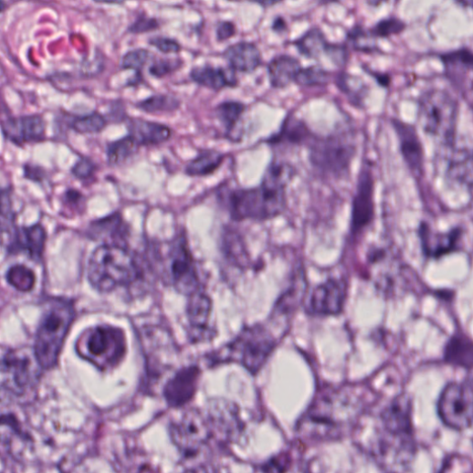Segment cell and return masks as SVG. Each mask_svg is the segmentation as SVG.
<instances>
[{
  "label": "cell",
  "instance_id": "d4e9b609",
  "mask_svg": "<svg viewBox=\"0 0 473 473\" xmlns=\"http://www.w3.org/2000/svg\"><path fill=\"white\" fill-rule=\"evenodd\" d=\"M248 109L247 103L227 100L217 104L214 114L223 129V137L231 143L243 142L244 131L241 130L244 116Z\"/></svg>",
  "mask_w": 473,
  "mask_h": 473
},
{
  "label": "cell",
  "instance_id": "f6af8a7d",
  "mask_svg": "<svg viewBox=\"0 0 473 473\" xmlns=\"http://www.w3.org/2000/svg\"><path fill=\"white\" fill-rule=\"evenodd\" d=\"M184 61L178 58H162L154 59L148 71L154 78H163L182 68Z\"/></svg>",
  "mask_w": 473,
  "mask_h": 473
},
{
  "label": "cell",
  "instance_id": "5bb4252c",
  "mask_svg": "<svg viewBox=\"0 0 473 473\" xmlns=\"http://www.w3.org/2000/svg\"><path fill=\"white\" fill-rule=\"evenodd\" d=\"M166 258V276L177 291L192 296L200 289V279L184 235L171 243Z\"/></svg>",
  "mask_w": 473,
  "mask_h": 473
},
{
  "label": "cell",
  "instance_id": "9f6ffc18",
  "mask_svg": "<svg viewBox=\"0 0 473 473\" xmlns=\"http://www.w3.org/2000/svg\"><path fill=\"white\" fill-rule=\"evenodd\" d=\"M251 4H254V5H259L260 7L264 8V9H268V8H271L275 5H278L280 4V2H254V3H251Z\"/></svg>",
  "mask_w": 473,
  "mask_h": 473
},
{
  "label": "cell",
  "instance_id": "d590c367",
  "mask_svg": "<svg viewBox=\"0 0 473 473\" xmlns=\"http://www.w3.org/2000/svg\"><path fill=\"white\" fill-rule=\"evenodd\" d=\"M140 147L131 134L108 142L106 147L108 164L111 167H118L126 163L138 152Z\"/></svg>",
  "mask_w": 473,
  "mask_h": 473
},
{
  "label": "cell",
  "instance_id": "9c48e42d",
  "mask_svg": "<svg viewBox=\"0 0 473 473\" xmlns=\"http://www.w3.org/2000/svg\"><path fill=\"white\" fill-rule=\"evenodd\" d=\"M437 416L447 428L461 432L473 426V376L449 382L436 404Z\"/></svg>",
  "mask_w": 473,
  "mask_h": 473
},
{
  "label": "cell",
  "instance_id": "d6a6232c",
  "mask_svg": "<svg viewBox=\"0 0 473 473\" xmlns=\"http://www.w3.org/2000/svg\"><path fill=\"white\" fill-rule=\"evenodd\" d=\"M444 359L451 365L473 369V341L463 334L454 335L447 343Z\"/></svg>",
  "mask_w": 473,
  "mask_h": 473
},
{
  "label": "cell",
  "instance_id": "bcb514c9",
  "mask_svg": "<svg viewBox=\"0 0 473 473\" xmlns=\"http://www.w3.org/2000/svg\"><path fill=\"white\" fill-rule=\"evenodd\" d=\"M98 171V164L89 156H81L70 168V174L78 180H89Z\"/></svg>",
  "mask_w": 473,
  "mask_h": 473
},
{
  "label": "cell",
  "instance_id": "4316f807",
  "mask_svg": "<svg viewBox=\"0 0 473 473\" xmlns=\"http://www.w3.org/2000/svg\"><path fill=\"white\" fill-rule=\"evenodd\" d=\"M211 310L212 302L205 293L199 291L190 296L187 315L193 342H203L214 336V331L209 327Z\"/></svg>",
  "mask_w": 473,
  "mask_h": 473
},
{
  "label": "cell",
  "instance_id": "7a4b0ae2",
  "mask_svg": "<svg viewBox=\"0 0 473 473\" xmlns=\"http://www.w3.org/2000/svg\"><path fill=\"white\" fill-rule=\"evenodd\" d=\"M359 407L346 391L321 393L300 418L297 430L301 437L325 441L345 435L355 423Z\"/></svg>",
  "mask_w": 473,
  "mask_h": 473
},
{
  "label": "cell",
  "instance_id": "d6986e66",
  "mask_svg": "<svg viewBox=\"0 0 473 473\" xmlns=\"http://www.w3.org/2000/svg\"><path fill=\"white\" fill-rule=\"evenodd\" d=\"M4 137L17 146L43 142L46 138V122L39 114L10 117L2 122Z\"/></svg>",
  "mask_w": 473,
  "mask_h": 473
},
{
  "label": "cell",
  "instance_id": "f546056e",
  "mask_svg": "<svg viewBox=\"0 0 473 473\" xmlns=\"http://www.w3.org/2000/svg\"><path fill=\"white\" fill-rule=\"evenodd\" d=\"M127 129L140 146L159 145L168 142L173 135L168 125L140 118L129 119Z\"/></svg>",
  "mask_w": 473,
  "mask_h": 473
},
{
  "label": "cell",
  "instance_id": "44dd1931",
  "mask_svg": "<svg viewBox=\"0 0 473 473\" xmlns=\"http://www.w3.org/2000/svg\"><path fill=\"white\" fill-rule=\"evenodd\" d=\"M221 56L235 73L253 74L264 65L263 53L252 41L241 40L230 44Z\"/></svg>",
  "mask_w": 473,
  "mask_h": 473
},
{
  "label": "cell",
  "instance_id": "ab89813d",
  "mask_svg": "<svg viewBox=\"0 0 473 473\" xmlns=\"http://www.w3.org/2000/svg\"><path fill=\"white\" fill-rule=\"evenodd\" d=\"M134 106L144 113L162 115L177 111L181 101L172 95L157 94L135 103Z\"/></svg>",
  "mask_w": 473,
  "mask_h": 473
},
{
  "label": "cell",
  "instance_id": "30bf717a",
  "mask_svg": "<svg viewBox=\"0 0 473 473\" xmlns=\"http://www.w3.org/2000/svg\"><path fill=\"white\" fill-rule=\"evenodd\" d=\"M413 401L407 395L392 400L380 415L382 428L388 444L412 459L416 452Z\"/></svg>",
  "mask_w": 473,
  "mask_h": 473
},
{
  "label": "cell",
  "instance_id": "60d3db41",
  "mask_svg": "<svg viewBox=\"0 0 473 473\" xmlns=\"http://www.w3.org/2000/svg\"><path fill=\"white\" fill-rule=\"evenodd\" d=\"M7 281L16 290L21 292L31 291L36 284V275L26 266L16 265L7 272Z\"/></svg>",
  "mask_w": 473,
  "mask_h": 473
},
{
  "label": "cell",
  "instance_id": "7402d4cb",
  "mask_svg": "<svg viewBox=\"0 0 473 473\" xmlns=\"http://www.w3.org/2000/svg\"><path fill=\"white\" fill-rule=\"evenodd\" d=\"M400 143V151L409 170L415 174L424 171V148L415 128L401 120L391 119Z\"/></svg>",
  "mask_w": 473,
  "mask_h": 473
},
{
  "label": "cell",
  "instance_id": "681fc988",
  "mask_svg": "<svg viewBox=\"0 0 473 473\" xmlns=\"http://www.w3.org/2000/svg\"><path fill=\"white\" fill-rule=\"evenodd\" d=\"M63 204L68 208L81 212L85 207L86 198L81 192L76 189L68 188L62 195Z\"/></svg>",
  "mask_w": 473,
  "mask_h": 473
},
{
  "label": "cell",
  "instance_id": "c3c4849f",
  "mask_svg": "<svg viewBox=\"0 0 473 473\" xmlns=\"http://www.w3.org/2000/svg\"><path fill=\"white\" fill-rule=\"evenodd\" d=\"M148 44L164 54H178L183 48L178 40L163 36L150 37Z\"/></svg>",
  "mask_w": 473,
  "mask_h": 473
},
{
  "label": "cell",
  "instance_id": "e0dca14e",
  "mask_svg": "<svg viewBox=\"0 0 473 473\" xmlns=\"http://www.w3.org/2000/svg\"><path fill=\"white\" fill-rule=\"evenodd\" d=\"M205 415L210 424L213 437L229 442L238 438L244 429L240 409L227 401H213Z\"/></svg>",
  "mask_w": 473,
  "mask_h": 473
},
{
  "label": "cell",
  "instance_id": "6f0895ef",
  "mask_svg": "<svg viewBox=\"0 0 473 473\" xmlns=\"http://www.w3.org/2000/svg\"><path fill=\"white\" fill-rule=\"evenodd\" d=\"M389 473H396V472H389Z\"/></svg>",
  "mask_w": 473,
  "mask_h": 473
},
{
  "label": "cell",
  "instance_id": "8fae6325",
  "mask_svg": "<svg viewBox=\"0 0 473 473\" xmlns=\"http://www.w3.org/2000/svg\"><path fill=\"white\" fill-rule=\"evenodd\" d=\"M44 370L36 354L7 350L2 359V387L9 395L22 398L37 386Z\"/></svg>",
  "mask_w": 473,
  "mask_h": 473
},
{
  "label": "cell",
  "instance_id": "e575fe53",
  "mask_svg": "<svg viewBox=\"0 0 473 473\" xmlns=\"http://www.w3.org/2000/svg\"><path fill=\"white\" fill-rule=\"evenodd\" d=\"M92 234L97 238L111 239V245L120 246L126 239V226L120 213L112 214L105 218L95 221L91 225ZM121 247V246H120Z\"/></svg>",
  "mask_w": 473,
  "mask_h": 473
},
{
  "label": "cell",
  "instance_id": "2e32d148",
  "mask_svg": "<svg viewBox=\"0 0 473 473\" xmlns=\"http://www.w3.org/2000/svg\"><path fill=\"white\" fill-rule=\"evenodd\" d=\"M348 296V283L342 278H331L314 288L309 297L306 310L315 317L340 314Z\"/></svg>",
  "mask_w": 473,
  "mask_h": 473
},
{
  "label": "cell",
  "instance_id": "11a10c76",
  "mask_svg": "<svg viewBox=\"0 0 473 473\" xmlns=\"http://www.w3.org/2000/svg\"><path fill=\"white\" fill-rule=\"evenodd\" d=\"M183 473H208L207 469L204 466H196L187 468Z\"/></svg>",
  "mask_w": 473,
  "mask_h": 473
},
{
  "label": "cell",
  "instance_id": "603a6c76",
  "mask_svg": "<svg viewBox=\"0 0 473 473\" xmlns=\"http://www.w3.org/2000/svg\"><path fill=\"white\" fill-rule=\"evenodd\" d=\"M419 236L424 254L427 258H439L458 250L462 230L456 227L447 232H439L428 224L423 223Z\"/></svg>",
  "mask_w": 473,
  "mask_h": 473
},
{
  "label": "cell",
  "instance_id": "f5cc1de1",
  "mask_svg": "<svg viewBox=\"0 0 473 473\" xmlns=\"http://www.w3.org/2000/svg\"><path fill=\"white\" fill-rule=\"evenodd\" d=\"M362 68L370 76L375 79V81L383 88H387L390 84V77L386 74L378 73L371 69L368 66L363 65Z\"/></svg>",
  "mask_w": 473,
  "mask_h": 473
},
{
  "label": "cell",
  "instance_id": "7dc6e473",
  "mask_svg": "<svg viewBox=\"0 0 473 473\" xmlns=\"http://www.w3.org/2000/svg\"><path fill=\"white\" fill-rule=\"evenodd\" d=\"M161 27V22L154 17H150L145 15H140L129 26L127 33L139 35L147 32H152Z\"/></svg>",
  "mask_w": 473,
  "mask_h": 473
},
{
  "label": "cell",
  "instance_id": "4dcf8cb0",
  "mask_svg": "<svg viewBox=\"0 0 473 473\" xmlns=\"http://www.w3.org/2000/svg\"><path fill=\"white\" fill-rule=\"evenodd\" d=\"M226 153L215 148L200 149L184 168L189 177L204 178L215 173L223 165Z\"/></svg>",
  "mask_w": 473,
  "mask_h": 473
},
{
  "label": "cell",
  "instance_id": "277c9868",
  "mask_svg": "<svg viewBox=\"0 0 473 473\" xmlns=\"http://www.w3.org/2000/svg\"><path fill=\"white\" fill-rule=\"evenodd\" d=\"M74 318L71 301L63 299L49 300L37 330L34 351L43 369L48 370L57 364Z\"/></svg>",
  "mask_w": 473,
  "mask_h": 473
},
{
  "label": "cell",
  "instance_id": "8d00e7d4",
  "mask_svg": "<svg viewBox=\"0 0 473 473\" xmlns=\"http://www.w3.org/2000/svg\"><path fill=\"white\" fill-rule=\"evenodd\" d=\"M345 37V43L352 51L364 54L380 52L377 39L373 36L369 28H366L360 23L354 24L350 27L346 31Z\"/></svg>",
  "mask_w": 473,
  "mask_h": 473
},
{
  "label": "cell",
  "instance_id": "ac0fdd59",
  "mask_svg": "<svg viewBox=\"0 0 473 473\" xmlns=\"http://www.w3.org/2000/svg\"><path fill=\"white\" fill-rule=\"evenodd\" d=\"M201 376L197 366H188L179 370L163 388V397L169 407L183 408L195 396Z\"/></svg>",
  "mask_w": 473,
  "mask_h": 473
},
{
  "label": "cell",
  "instance_id": "83f0119b",
  "mask_svg": "<svg viewBox=\"0 0 473 473\" xmlns=\"http://www.w3.org/2000/svg\"><path fill=\"white\" fill-rule=\"evenodd\" d=\"M302 67L301 61L290 54L280 53L275 55L267 64L271 89L284 90L294 85L296 76Z\"/></svg>",
  "mask_w": 473,
  "mask_h": 473
},
{
  "label": "cell",
  "instance_id": "52a82bcc",
  "mask_svg": "<svg viewBox=\"0 0 473 473\" xmlns=\"http://www.w3.org/2000/svg\"><path fill=\"white\" fill-rule=\"evenodd\" d=\"M458 105L447 91L432 89L420 98L418 121L424 131L446 146L454 145Z\"/></svg>",
  "mask_w": 473,
  "mask_h": 473
},
{
  "label": "cell",
  "instance_id": "6da1fadb",
  "mask_svg": "<svg viewBox=\"0 0 473 473\" xmlns=\"http://www.w3.org/2000/svg\"><path fill=\"white\" fill-rule=\"evenodd\" d=\"M296 167L273 156L261 183L254 187L221 185L216 199L235 221H265L284 213L287 207V188L297 176Z\"/></svg>",
  "mask_w": 473,
  "mask_h": 473
},
{
  "label": "cell",
  "instance_id": "74e56055",
  "mask_svg": "<svg viewBox=\"0 0 473 473\" xmlns=\"http://www.w3.org/2000/svg\"><path fill=\"white\" fill-rule=\"evenodd\" d=\"M335 72L321 65L302 67L296 76L294 85L301 89L327 87Z\"/></svg>",
  "mask_w": 473,
  "mask_h": 473
},
{
  "label": "cell",
  "instance_id": "836d02e7",
  "mask_svg": "<svg viewBox=\"0 0 473 473\" xmlns=\"http://www.w3.org/2000/svg\"><path fill=\"white\" fill-rule=\"evenodd\" d=\"M447 176L467 186H473V152L468 151H452L447 167Z\"/></svg>",
  "mask_w": 473,
  "mask_h": 473
},
{
  "label": "cell",
  "instance_id": "3957f363",
  "mask_svg": "<svg viewBox=\"0 0 473 473\" xmlns=\"http://www.w3.org/2000/svg\"><path fill=\"white\" fill-rule=\"evenodd\" d=\"M356 136L352 126L336 128L327 135L317 133L307 146V160L314 174L337 182L349 179L358 152Z\"/></svg>",
  "mask_w": 473,
  "mask_h": 473
},
{
  "label": "cell",
  "instance_id": "db71d44e",
  "mask_svg": "<svg viewBox=\"0 0 473 473\" xmlns=\"http://www.w3.org/2000/svg\"><path fill=\"white\" fill-rule=\"evenodd\" d=\"M271 31L277 35H284L289 31V25L282 16H277L272 20Z\"/></svg>",
  "mask_w": 473,
  "mask_h": 473
},
{
  "label": "cell",
  "instance_id": "4fadbf2b",
  "mask_svg": "<svg viewBox=\"0 0 473 473\" xmlns=\"http://www.w3.org/2000/svg\"><path fill=\"white\" fill-rule=\"evenodd\" d=\"M289 44L295 47L301 57L318 62L327 58L342 70H345L350 63L351 49L345 41H330L323 29L318 26L310 27Z\"/></svg>",
  "mask_w": 473,
  "mask_h": 473
},
{
  "label": "cell",
  "instance_id": "7c38bea8",
  "mask_svg": "<svg viewBox=\"0 0 473 473\" xmlns=\"http://www.w3.org/2000/svg\"><path fill=\"white\" fill-rule=\"evenodd\" d=\"M171 439L186 458L196 456L213 438L205 414L190 410L173 421L169 427Z\"/></svg>",
  "mask_w": 473,
  "mask_h": 473
},
{
  "label": "cell",
  "instance_id": "8992f818",
  "mask_svg": "<svg viewBox=\"0 0 473 473\" xmlns=\"http://www.w3.org/2000/svg\"><path fill=\"white\" fill-rule=\"evenodd\" d=\"M277 345L278 341L268 329L255 325L243 330L209 361L213 363H238L252 374H257L268 363Z\"/></svg>",
  "mask_w": 473,
  "mask_h": 473
},
{
  "label": "cell",
  "instance_id": "f35d334b",
  "mask_svg": "<svg viewBox=\"0 0 473 473\" xmlns=\"http://www.w3.org/2000/svg\"><path fill=\"white\" fill-rule=\"evenodd\" d=\"M68 119V127L80 134L100 133L109 123L108 118L99 111L84 115H72Z\"/></svg>",
  "mask_w": 473,
  "mask_h": 473
},
{
  "label": "cell",
  "instance_id": "816d5d0a",
  "mask_svg": "<svg viewBox=\"0 0 473 473\" xmlns=\"http://www.w3.org/2000/svg\"><path fill=\"white\" fill-rule=\"evenodd\" d=\"M24 178L35 183H41L47 177L45 169L38 165L26 163L23 166Z\"/></svg>",
  "mask_w": 473,
  "mask_h": 473
},
{
  "label": "cell",
  "instance_id": "f907efd6",
  "mask_svg": "<svg viewBox=\"0 0 473 473\" xmlns=\"http://www.w3.org/2000/svg\"><path fill=\"white\" fill-rule=\"evenodd\" d=\"M215 33L216 41L223 43L233 38L238 33V28L233 21L221 20L216 24Z\"/></svg>",
  "mask_w": 473,
  "mask_h": 473
},
{
  "label": "cell",
  "instance_id": "1f68e13d",
  "mask_svg": "<svg viewBox=\"0 0 473 473\" xmlns=\"http://www.w3.org/2000/svg\"><path fill=\"white\" fill-rule=\"evenodd\" d=\"M337 89L346 97L349 103L358 109H364L368 88L362 79L347 70H341L334 75Z\"/></svg>",
  "mask_w": 473,
  "mask_h": 473
},
{
  "label": "cell",
  "instance_id": "cb8c5ba5",
  "mask_svg": "<svg viewBox=\"0 0 473 473\" xmlns=\"http://www.w3.org/2000/svg\"><path fill=\"white\" fill-rule=\"evenodd\" d=\"M191 80L196 85L220 92L226 89H234L239 87L240 80L236 73L221 66L210 63L194 66L189 72Z\"/></svg>",
  "mask_w": 473,
  "mask_h": 473
},
{
  "label": "cell",
  "instance_id": "484cf974",
  "mask_svg": "<svg viewBox=\"0 0 473 473\" xmlns=\"http://www.w3.org/2000/svg\"><path fill=\"white\" fill-rule=\"evenodd\" d=\"M446 75L461 91L473 89V52L463 48L441 57Z\"/></svg>",
  "mask_w": 473,
  "mask_h": 473
},
{
  "label": "cell",
  "instance_id": "ee69618b",
  "mask_svg": "<svg viewBox=\"0 0 473 473\" xmlns=\"http://www.w3.org/2000/svg\"><path fill=\"white\" fill-rule=\"evenodd\" d=\"M150 53L145 48H135L126 52L121 59V68L133 69L141 80L142 68L146 65Z\"/></svg>",
  "mask_w": 473,
  "mask_h": 473
},
{
  "label": "cell",
  "instance_id": "ffe728a7",
  "mask_svg": "<svg viewBox=\"0 0 473 473\" xmlns=\"http://www.w3.org/2000/svg\"><path fill=\"white\" fill-rule=\"evenodd\" d=\"M317 135L307 122L289 112L284 118L278 131L263 139L261 142L268 145L272 149L306 147L310 141Z\"/></svg>",
  "mask_w": 473,
  "mask_h": 473
},
{
  "label": "cell",
  "instance_id": "7bdbcfd3",
  "mask_svg": "<svg viewBox=\"0 0 473 473\" xmlns=\"http://www.w3.org/2000/svg\"><path fill=\"white\" fill-rule=\"evenodd\" d=\"M405 27L406 25L401 19L390 16L379 20L369 29L376 39H384L401 34L405 31Z\"/></svg>",
  "mask_w": 473,
  "mask_h": 473
},
{
  "label": "cell",
  "instance_id": "9a60e30c",
  "mask_svg": "<svg viewBox=\"0 0 473 473\" xmlns=\"http://www.w3.org/2000/svg\"><path fill=\"white\" fill-rule=\"evenodd\" d=\"M374 216V175L373 163L364 157L357 177L352 203V231L358 234L367 227Z\"/></svg>",
  "mask_w": 473,
  "mask_h": 473
},
{
  "label": "cell",
  "instance_id": "5b68a950",
  "mask_svg": "<svg viewBox=\"0 0 473 473\" xmlns=\"http://www.w3.org/2000/svg\"><path fill=\"white\" fill-rule=\"evenodd\" d=\"M140 276L141 271L133 257L120 246L99 247L89 261V281L100 292L131 285Z\"/></svg>",
  "mask_w": 473,
  "mask_h": 473
},
{
  "label": "cell",
  "instance_id": "ba28073f",
  "mask_svg": "<svg viewBox=\"0 0 473 473\" xmlns=\"http://www.w3.org/2000/svg\"><path fill=\"white\" fill-rule=\"evenodd\" d=\"M127 343L124 332L111 326H98L86 331L76 342L79 356L101 371L117 367L124 359Z\"/></svg>",
  "mask_w": 473,
  "mask_h": 473
},
{
  "label": "cell",
  "instance_id": "f1b7e54d",
  "mask_svg": "<svg viewBox=\"0 0 473 473\" xmlns=\"http://www.w3.org/2000/svg\"><path fill=\"white\" fill-rule=\"evenodd\" d=\"M46 232L39 225L17 229L12 236L8 246L10 253H26L31 258L39 260L44 252Z\"/></svg>",
  "mask_w": 473,
  "mask_h": 473
},
{
  "label": "cell",
  "instance_id": "b9f144b4",
  "mask_svg": "<svg viewBox=\"0 0 473 473\" xmlns=\"http://www.w3.org/2000/svg\"><path fill=\"white\" fill-rule=\"evenodd\" d=\"M303 286L301 278L298 279L296 285L291 286L283 297L279 299L275 308V314L273 315L279 314V318L281 315H289V313H292L302 297Z\"/></svg>",
  "mask_w": 473,
  "mask_h": 473
}]
</instances>
